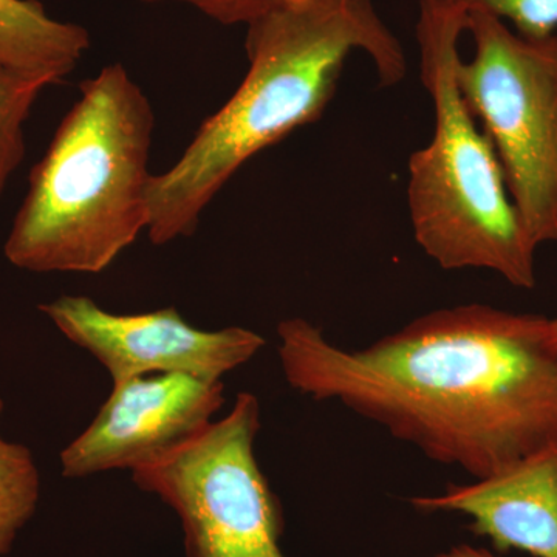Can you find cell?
<instances>
[{"label": "cell", "mask_w": 557, "mask_h": 557, "mask_svg": "<svg viewBox=\"0 0 557 557\" xmlns=\"http://www.w3.org/2000/svg\"><path fill=\"white\" fill-rule=\"evenodd\" d=\"M259 429V399L242 392L222 420L132 471L178 516L186 557H285L281 505L255 456Z\"/></svg>", "instance_id": "obj_6"}, {"label": "cell", "mask_w": 557, "mask_h": 557, "mask_svg": "<svg viewBox=\"0 0 557 557\" xmlns=\"http://www.w3.org/2000/svg\"><path fill=\"white\" fill-rule=\"evenodd\" d=\"M552 325H553V336H555V343L557 348V318L552 319Z\"/></svg>", "instance_id": "obj_16"}, {"label": "cell", "mask_w": 557, "mask_h": 557, "mask_svg": "<svg viewBox=\"0 0 557 557\" xmlns=\"http://www.w3.org/2000/svg\"><path fill=\"white\" fill-rule=\"evenodd\" d=\"M223 405V381L185 373L113 384L90 426L62 450V475L84 479L156 463L200 435Z\"/></svg>", "instance_id": "obj_8"}, {"label": "cell", "mask_w": 557, "mask_h": 557, "mask_svg": "<svg viewBox=\"0 0 557 557\" xmlns=\"http://www.w3.org/2000/svg\"><path fill=\"white\" fill-rule=\"evenodd\" d=\"M434 557H496L491 555L490 552L482 548H474L471 545H458V547H453L448 549V552L440 553V555Z\"/></svg>", "instance_id": "obj_15"}, {"label": "cell", "mask_w": 557, "mask_h": 557, "mask_svg": "<svg viewBox=\"0 0 557 557\" xmlns=\"http://www.w3.org/2000/svg\"><path fill=\"white\" fill-rule=\"evenodd\" d=\"M432 9L467 17L486 13L509 22L519 35L545 38L557 32V0H420Z\"/></svg>", "instance_id": "obj_13"}, {"label": "cell", "mask_w": 557, "mask_h": 557, "mask_svg": "<svg viewBox=\"0 0 557 557\" xmlns=\"http://www.w3.org/2000/svg\"><path fill=\"white\" fill-rule=\"evenodd\" d=\"M277 336L282 372L299 394L339 403L474 479L557 442L552 318L465 304L357 350L302 318L282 321Z\"/></svg>", "instance_id": "obj_1"}, {"label": "cell", "mask_w": 557, "mask_h": 557, "mask_svg": "<svg viewBox=\"0 0 557 557\" xmlns=\"http://www.w3.org/2000/svg\"><path fill=\"white\" fill-rule=\"evenodd\" d=\"M474 57L454 62L461 97L496 150L505 183L536 247L557 242V33L519 35L469 13Z\"/></svg>", "instance_id": "obj_5"}, {"label": "cell", "mask_w": 557, "mask_h": 557, "mask_svg": "<svg viewBox=\"0 0 557 557\" xmlns=\"http://www.w3.org/2000/svg\"><path fill=\"white\" fill-rule=\"evenodd\" d=\"M245 51L248 72L233 97L203 121L177 163L150 180L153 245L193 236L247 161L321 119L351 54L369 58L381 87L408 73L401 40L373 0H281L249 22Z\"/></svg>", "instance_id": "obj_2"}, {"label": "cell", "mask_w": 557, "mask_h": 557, "mask_svg": "<svg viewBox=\"0 0 557 557\" xmlns=\"http://www.w3.org/2000/svg\"><path fill=\"white\" fill-rule=\"evenodd\" d=\"M465 17L420 3L421 81L434 104V134L408 163L413 239L440 269L486 270L516 288L537 285V247L505 183L490 138L454 76Z\"/></svg>", "instance_id": "obj_4"}, {"label": "cell", "mask_w": 557, "mask_h": 557, "mask_svg": "<svg viewBox=\"0 0 557 557\" xmlns=\"http://www.w3.org/2000/svg\"><path fill=\"white\" fill-rule=\"evenodd\" d=\"M39 496V471L30 449L0 434V556L9 555L22 528L35 516Z\"/></svg>", "instance_id": "obj_11"}, {"label": "cell", "mask_w": 557, "mask_h": 557, "mask_svg": "<svg viewBox=\"0 0 557 557\" xmlns=\"http://www.w3.org/2000/svg\"><path fill=\"white\" fill-rule=\"evenodd\" d=\"M90 49L86 28L53 20L39 0H0V65L49 86L61 83Z\"/></svg>", "instance_id": "obj_10"}, {"label": "cell", "mask_w": 557, "mask_h": 557, "mask_svg": "<svg viewBox=\"0 0 557 557\" xmlns=\"http://www.w3.org/2000/svg\"><path fill=\"white\" fill-rule=\"evenodd\" d=\"M79 100L32 170L5 251L33 273H101L149 226L156 115L120 62L83 81Z\"/></svg>", "instance_id": "obj_3"}, {"label": "cell", "mask_w": 557, "mask_h": 557, "mask_svg": "<svg viewBox=\"0 0 557 557\" xmlns=\"http://www.w3.org/2000/svg\"><path fill=\"white\" fill-rule=\"evenodd\" d=\"M46 81L0 65V199L25 157L24 126Z\"/></svg>", "instance_id": "obj_12"}, {"label": "cell", "mask_w": 557, "mask_h": 557, "mask_svg": "<svg viewBox=\"0 0 557 557\" xmlns=\"http://www.w3.org/2000/svg\"><path fill=\"white\" fill-rule=\"evenodd\" d=\"M39 310L65 338L101 362L113 384L149 373L222 381L265 347V339L252 330L193 327L174 307L115 314L87 296H61Z\"/></svg>", "instance_id": "obj_7"}, {"label": "cell", "mask_w": 557, "mask_h": 557, "mask_svg": "<svg viewBox=\"0 0 557 557\" xmlns=\"http://www.w3.org/2000/svg\"><path fill=\"white\" fill-rule=\"evenodd\" d=\"M143 3L180 2L199 10L222 25H247L277 5L281 0H139Z\"/></svg>", "instance_id": "obj_14"}, {"label": "cell", "mask_w": 557, "mask_h": 557, "mask_svg": "<svg viewBox=\"0 0 557 557\" xmlns=\"http://www.w3.org/2000/svg\"><path fill=\"white\" fill-rule=\"evenodd\" d=\"M410 504L424 512L467 516L471 530L498 552L557 557V442L497 474L438 496L412 497Z\"/></svg>", "instance_id": "obj_9"}]
</instances>
